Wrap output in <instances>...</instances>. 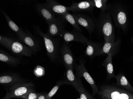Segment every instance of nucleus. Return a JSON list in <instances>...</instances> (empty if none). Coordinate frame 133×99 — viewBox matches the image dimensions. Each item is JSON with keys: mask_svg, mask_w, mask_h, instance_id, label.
Returning <instances> with one entry per match:
<instances>
[{"mask_svg": "<svg viewBox=\"0 0 133 99\" xmlns=\"http://www.w3.org/2000/svg\"><path fill=\"white\" fill-rule=\"evenodd\" d=\"M98 95L102 99H133V93L110 85L102 86Z\"/></svg>", "mask_w": 133, "mask_h": 99, "instance_id": "obj_1", "label": "nucleus"}, {"mask_svg": "<svg viewBox=\"0 0 133 99\" xmlns=\"http://www.w3.org/2000/svg\"><path fill=\"white\" fill-rule=\"evenodd\" d=\"M98 24V29L102 35L103 36L104 42L114 41V26L109 12H101Z\"/></svg>", "mask_w": 133, "mask_h": 99, "instance_id": "obj_2", "label": "nucleus"}, {"mask_svg": "<svg viewBox=\"0 0 133 99\" xmlns=\"http://www.w3.org/2000/svg\"><path fill=\"white\" fill-rule=\"evenodd\" d=\"M0 43L11 52L19 56L31 57L34 54L26 45L13 38L1 35Z\"/></svg>", "mask_w": 133, "mask_h": 99, "instance_id": "obj_3", "label": "nucleus"}, {"mask_svg": "<svg viewBox=\"0 0 133 99\" xmlns=\"http://www.w3.org/2000/svg\"><path fill=\"white\" fill-rule=\"evenodd\" d=\"M107 5V11L113 18L116 26L125 31L127 26L128 17L124 8L117 4Z\"/></svg>", "mask_w": 133, "mask_h": 99, "instance_id": "obj_4", "label": "nucleus"}, {"mask_svg": "<svg viewBox=\"0 0 133 99\" xmlns=\"http://www.w3.org/2000/svg\"><path fill=\"white\" fill-rule=\"evenodd\" d=\"M34 85L31 82H26L24 81L18 82L9 87L6 94L2 99L20 98L29 92L34 90Z\"/></svg>", "mask_w": 133, "mask_h": 99, "instance_id": "obj_5", "label": "nucleus"}, {"mask_svg": "<svg viewBox=\"0 0 133 99\" xmlns=\"http://www.w3.org/2000/svg\"><path fill=\"white\" fill-rule=\"evenodd\" d=\"M37 31L39 35L43 39L48 56L51 61H55L57 58L58 55L59 50L58 41L56 39H52L47 34H45L39 29Z\"/></svg>", "mask_w": 133, "mask_h": 99, "instance_id": "obj_6", "label": "nucleus"}, {"mask_svg": "<svg viewBox=\"0 0 133 99\" xmlns=\"http://www.w3.org/2000/svg\"><path fill=\"white\" fill-rule=\"evenodd\" d=\"M74 67L75 68L77 76L78 78H80L82 77L84 78L87 82L90 85L92 89L93 95L98 94L99 90L98 87L96 85L95 82L93 78L90 75L87 70L83 62L81 61L79 64H75Z\"/></svg>", "mask_w": 133, "mask_h": 99, "instance_id": "obj_7", "label": "nucleus"}, {"mask_svg": "<svg viewBox=\"0 0 133 99\" xmlns=\"http://www.w3.org/2000/svg\"><path fill=\"white\" fill-rule=\"evenodd\" d=\"M60 35L64 42L68 44L71 41H76L86 44L89 41L88 39L80 32L79 31L75 29L71 31L64 30Z\"/></svg>", "mask_w": 133, "mask_h": 99, "instance_id": "obj_8", "label": "nucleus"}, {"mask_svg": "<svg viewBox=\"0 0 133 99\" xmlns=\"http://www.w3.org/2000/svg\"><path fill=\"white\" fill-rule=\"evenodd\" d=\"M64 77L65 80H63L65 84L71 85L78 92L84 87L80 78L76 76L74 73V68L66 67Z\"/></svg>", "mask_w": 133, "mask_h": 99, "instance_id": "obj_9", "label": "nucleus"}, {"mask_svg": "<svg viewBox=\"0 0 133 99\" xmlns=\"http://www.w3.org/2000/svg\"><path fill=\"white\" fill-rule=\"evenodd\" d=\"M63 63L65 67H71L74 69V58L68 43L64 42L60 50Z\"/></svg>", "mask_w": 133, "mask_h": 99, "instance_id": "obj_10", "label": "nucleus"}, {"mask_svg": "<svg viewBox=\"0 0 133 99\" xmlns=\"http://www.w3.org/2000/svg\"><path fill=\"white\" fill-rule=\"evenodd\" d=\"M78 24L85 28L90 35L95 29V25L91 18L87 15L83 14H74Z\"/></svg>", "mask_w": 133, "mask_h": 99, "instance_id": "obj_11", "label": "nucleus"}, {"mask_svg": "<svg viewBox=\"0 0 133 99\" xmlns=\"http://www.w3.org/2000/svg\"><path fill=\"white\" fill-rule=\"evenodd\" d=\"M121 39H119L116 42L108 41L104 42L98 53V56L104 54L115 55L120 47Z\"/></svg>", "mask_w": 133, "mask_h": 99, "instance_id": "obj_12", "label": "nucleus"}, {"mask_svg": "<svg viewBox=\"0 0 133 99\" xmlns=\"http://www.w3.org/2000/svg\"><path fill=\"white\" fill-rule=\"evenodd\" d=\"M47 35L51 37L61 35L64 30V26L61 20L59 18H55L48 24Z\"/></svg>", "mask_w": 133, "mask_h": 99, "instance_id": "obj_13", "label": "nucleus"}, {"mask_svg": "<svg viewBox=\"0 0 133 99\" xmlns=\"http://www.w3.org/2000/svg\"><path fill=\"white\" fill-rule=\"evenodd\" d=\"M23 81L24 80L17 74L6 73L0 76V84L5 86L10 87Z\"/></svg>", "mask_w": 133, "mask_h": 99, "instance_id": "obj_14", "label": "nucleus"}, {"mask_svg": "<svg viewBox=\"0 0 133 99\" xmlns=\"http://www.w3.org/2000/svg\"><path fill=\"white\" fill-rule=\"evenodd\" d=\"M70 8L71 11L76 13L80 12H90L92 11L95 7L91 1H86L74 3Z\"/></svg>", "mask_w": 133, "mask_h": 99, "instance_id": "obj_15", "label": "nucleus"}, {"mask_svg": "<svg viewBox=\"0 0 133 99\" xmlns=\"http://www.w3.org/2000/svg\"><path fill=\"white\" fill-rule=\"evenodd\" d=\"M45 4L54 14L60 15L61 16L69 11H71L70 7L60 4L55 1H47Z\"/></svg>", "mask_w": 133, "mask_h": 99, "instance_id": "obj_16", "label": "nucleus"}, {"mask_svg": "<svg viewBox=\"0 0 133 99\" xmlns=\"http://www.w3.org/2000/svg\"><path fill=\"white\" fill-rule=\"evenodd\" d=\"M36 9L39 13L48 24L56 18L55 14L45 4H39L36 6Z\"/></svg>", "mask_w": 133, "mask_h": 99, "instance_id": "obj_17", "label": "nucleus"}, {"mask_svg": "<svg viewBox=\"0 0 133 99\" xmlns=\"http://www.w3.org/2000/svg\"><path fill=\"white\" fill-rule=\"evenodd\" d=\"M86 49L85 54L90 58H93L95 56H98V53L101 48L102 45L99 43L89 41L86 44Z\"/></svg>", "mask_w": 133, "mask_h": 99, "instance_id": "obj_18", "label": "nucleus"}, {"mask_svg": "<svg viewBox=\"0 0 133 99\" xmlns=\"http://www.w3.org/2000/svg\"><path fill=\"white\" fill-rule=\"evenodd\" d=\"M19 39L31 49L34 52H36L38 50L39 46L38 42L30 35L25 33L19 38Z\"/></svg>", "mask_w": 133, "mask_h": 99, "instance_id": "obj_19", "label": "nucleus"}, {"mask_svg": "<svg viewBox=\"0 0 133 99\" xmlns=\"http://www.w3.org/2000/svg\"><path fill=\"white\" fill-rule=\"evenodd\" d=\"M115 78L116 80V85L118 87L133 93V87L130 84L124 74L122 73L118 74L116 76Z\"/></svg>", "mask_w": 133, "mask_h": 99, "instance_id": "obj_20", "label": "nucleus"}, {"mask_svg": "<svg viewBox=\"0 0 133 99\" xmlns=\"http://www.w3.org/2000/svg\"><path fill=\"white\" fill-rule=\"evenodd\" d=\"M112 54L107 55L106 59L102 64L103 66L106 68L107 71V78L108 80H110L112 78H115L116 75L114 74V69L112 63Z\"/></svg>", "mask_w": 133, "mask_h": 99, "instance_id": "obj_21", "label": "nucleus"}, {"mask_svg": "<svg viewBox=\"0 0 133 99\" xmlns=\"http://www.w3.org/2000/svg\"><path fill=\"white\" fill-rule=\"evenodd\" d=\"M0 61L12 66H16L21 63L19 59L8 54L3 50H0Z\"/></svg>", "mask_w": 133, "mask_h": 99, "instance_id": "obj_22", "label": "nucleus"}, {"mask_svg": "<svg viewBox=\"0 0 133 99\" xmlns=\"http://www.w3.org/2000/svg\"><path fill=\"white\" fill-rule=\"evenodd\" d=\"M2 12L5 17V19L7 21L9 26L10 27V29L16 33L19 39L21 38L23 35L25 33L19 27L17 26L15 23L12 21V20L10 19V17L3 10H2Z\"/></svg>", "mask_w": 133, "mask_h": 99, "instance_id": "obj_23", "label": "nucleus"}, {"mask_svg": "<svg viewBox=\"0 0 133 99\" xmlns=\"http://www.w3.org/2000/svg\"><path fill=\"white\" fill-rule=\"evenodd\" d=\"M62 16L63 19H65L66 21L71 24L72 26L74 27L75 29L79 31V32H81V28L80 27L79 25L77 22L74 14H70L68 12H67L62 15Z\"/></svg>", "mask_w": 133, "mask_h": 99, "instance_id": "obj_24", "label": "nucleus"}, {"mask_svg": "<svg viewBox=\"0 0 133 99\" xmlns=\"http://www.w3.org/2000/svg\"><path fill=\"white\" fill-rule=\"evenodd\" d=\"M94 7L99 9L102 12H106L108 10L107 0H90Z\"/></svg>", "mask_w": 133, "mask_h": 99, "instance_id": "obj_25", "label": "nucleus"}, {"mask_svg": "<svg viewBox=\"0 0 133 99\" xmlns=\"http://www.w3.org/2000/svg\"><path fill=\"white\" fill-rule=\"evenodd\" d=\"M64 84H66L64 80L62 81H59L57 82L56 85L54 86L53 88L51 89V90L47 94V97H46V99H51V97L56 94L59 88L62 85Z\"/></svg>", "mask_w": 133, "mask_h": 99, "instance_id": "obj_26", "label": "nucleus"}, {"mask_svg": "<svg viewBox=\"0 0 133 99\" xmlns=\"http://www.w3.org/2000/svg\"><path fill=\"white\" fill-rule=\"evenodd\" d=\"M40 93H37L35 90H33L21 97L20 98L23 99H38Z\"/></svg>", "mask_w": 133, "mask_h": 99, "instance_id": "obj_27", "label": "nucleus"}, {"mask_svg": "<svg viewBox=\"0 0 133 99\" xmlns=\"http://www.w3.org/2000/svg\"><path fill=\"white\" fill-rule=\"evenodd\" d=\"M78 92L79 95V99H96L86 90L84 87L82 88Z\"/></svg>", "mask_w": 133, "mask_h": 99, "instance_id": "obj_28", "label": "nucleus"}, {"mask_svg": "<svg viewBox=\"0 0 133 99\" xmlns=\"http://www.w3.org/2000/svg\"><path fill=\"white\" fill-rule=\"evenodd\" d=\"M44 68L41 66H37L35 70H34L35 75L38 77L44 75Z\"/></svg>", "mask_w": 133, "mask_h": 99, "instance_id": "obj_29", "label": "nucleus"}, {"mask_svg": "<svg viewBox=\"0 0 133 99\" xmlns=\"http://www.w3.org/2000/svg\"><path fill=\"white\" fill-rule=\"evenodd\" d=\"M47 94L45 93H40L38 99H46Z\"/></svg>", "mask_w": 133, "mask_h": 99, "instance_id": "obj_30", "label": "nucleus"}, {"mask_svg": "<svg viewBox=\"0 0 133 99\" xmlns=\"http://www.w3.org/2000/svg\"><path fill=\"white\" fill-rule=\"evenodd\" d=\"M132 41H133V39H132Z\"/></svg>", "mask_w": 133, "mask_h": 99, "instance_id": "obj_31", "label": "nucleus"}, {"mask_svg": "<svg viewBox=\"0 0 133 99\" xmlns=\"http://www.w3.org/2000/svg\"></svg>", "mask_w": 133, "mask_h": 99, "instance_id": "obj_32", "label": "nucleus"}]
</instances>
